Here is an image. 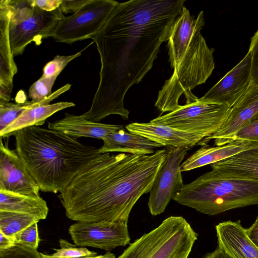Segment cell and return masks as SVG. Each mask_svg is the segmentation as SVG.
Returning <instances> with one entry per match:
<instances>
[{
  "mask_svg": "<svg viewBox=\"0 0 258 258\" xmlns=\"http://www.w3.org/2000/svg\"><path fill=\"white\" fill-rule=\"evenodd\" d=\"M185 0H131L118 3L91 39L100 55V80L90 109L81 114L99 122L116 114L128 119V90L151 69Z\"/></svg>",
  "mask_w": 258,
  "mask_h": 258,
  "instance_id": "obj_1",
  "label": "cell"
},
{
  "mask_svg": "<svg viewBox=\"0 0 258 258\" xmlns=\"http://www.w3.org/2000/svg\"><path fill=\"white\" fill-rule=\"evenodd\" d=\"M167 153L100 154L60 192L66 216L76 222L127 224L134 206L150 192Z\"/></svg>",
  "mask_w": 258,
  "mask_h": 258,
  "instance_id": "obj_2",
  "label": "cell"
},
{
  "mask_svg": "<svg viewBox=\"0 0 258 258\" xmlns=\"http://www.w3.org/2000/svg\"><path fill=\"white\" fill-rule=\"evenodd\" d=\"M16 151L43 192H61L80 171L100 153L77 138L39 126L17 131Z\"/></svg>",
  "mask_w": 258,
  "mask_h": 258,
  "instance_id": "obj_3",
  "label": "cell"
},
{
  "mask_svg": "<svg viewBox=\"0 0 258 258\" xmlns=\"http://www.w3.org/2000/svg\"><path fill=\"white\" fill-rule=\"evenodd\" d=\"M173 200L202 213L216 215L258 205V180L222 177L211 170L184 184Z\"/></svg>",
  "mask_w": 258,
  "mask_h": 258,
  "instance_id": "obj_4",
  "label": "cell"
},
{
  "mask_svg": "<svg viewBox=\"0 0 258 258\" xmlns=\"http://www.w3.org/2000/svg\"><path fill=\"white\" fill-rule=\"evenodd\" d=\"M214 50L208 47L201 32L195 35L158 93L155 106L162 113L177 109L182 94L205 83L215 68Z\"/></svg>",
  "mask_w": 258,
  "mask_h": 258,
  "instance_id": "obj_5",
  "label": "cell"
},
{
  "mask_svg": "<svg viewBox=\"0 0 258 258\" xmlns=\"http://www.w3.org/2000/svg\"><path fill=\"white\" fill-rule=\"evenodd\" d=\"M197 238L184 218L171 216L131 243L117 258H187Z\"/></svg>",
  "mask_w": 258,
  "mask_h": 258,
  "instance_id": "obj_6",
  "label": "cell"
},
{
  "mask_svg": "<svg viewBox=\"0 0 258 258\" xmlns=\"http://www.w3.org/2000/svg\"><path fill=\"white\" fill-rule=\"evenodd\" d=\"M11 7L9 35L14 57L22 54L32 42L39 45L42 39L51 37L58 23L64 17L59 8L46 12L33 7L30 0H13Z\"/></svg>",
  "mask_w": 258,
  "mask_h": 258,
  "instance_id": "obj_7",
  "label": "cell"
},
{
  "mask_svg": "<svg viewBox=\"0 0 258 258\" xmlns=\"http://www.w3.org/2000/svg\"><path fill=\"white\" fill-rule=\"evenodd\" d=\"M231 107L196 97L175 110L153 119L151 122L192 133L204 139L216 133L225 121Z\"/></svg>",
  "mask_w": 258,
  "mask_h": 258,
  "instance_id": "obj_8",
  "label": "cell"
},
{
  "mask_svg": "<svg viewBox=\"0 0 258 258\" xmlns=\"http://www.w3.org/2000/svg\"><path fill=\"white\" fill-rule=\"evenodd\" d=\"M118 2L91 0L80 10L62 19L52 33L56 42L72 44L91 39L104 25Z\"/></svg>",
  "mask_w": 258,
  "mask_h": 258,
  "instance_id": "obj_9",
  "label": "cell"
},
{
  "mask_svg": "<svg viewBox=\"0 0 258 258\" xmlns=\"http://www.w3.org/2000/svg\"><path fill=\"white\" fill-rule=\"evenodd\" d=\"M189 149L187 147L167 146V156L160 166L149 192L148 202L150 213L159 215L184 184L180 170L182 162Z\"/></svg>",
  "mask_w": 258,
  "mask_h": 258,
  "instance_id": "obj_10",
  "label": "cell"
},
{
  "mask_svg": "<svg viewBox=\"0 0 258 258\" xmlns=\"http://www.w3.org/2000/svg\"><path fill=\"white\" fill-rule=\"evenodd\" d=\"M69 232L76 246L108 251L130 242L127 224L123 222H77L70 226Z\"/></svg>",
  "mask_w": 258,
  "mask_h": 258,
  "instance_id": "obj_11",
  "label": "cell"
},
{
  "mask_svg": "<svg viewBox=\"0 0 258 258\" xmlns=\"http://www.w3.org/2000/svg\"><path fill=\"white\" fill-rule=\"evenodd\" d=\"M252 60L251 52L248 50L243 58L200 100L233 106L252 83Z\"/></svg>",
  "mask_w": 258,
  "mask_h": 258,
  "instance_id": "obj_12",
  "label": "cell"
},
{
  "mask_svg": "<svg viewBox=\"0 0 258 258\" xmlns=\"http://www.w3.org/2000/svg\"><path fill=\"white\" fill-rule=\"evenodd\" d=\"M39 190L16 150L9 149L1 138L0 190L38 197Z\"/></svg>",
  "mask_w": 258,
  "mask_h": 258,
  "instance_id": "obj_13",
  "label": "cell"
},
{
  "mask_svg": "<svg viewBox=\"0 0 258 258\" xmlns=\"http://www.w3.org/2000/svg\"><path fill=\"white\" fill-rule=\"evenodd\" d=\"M258 111V84L251 83L232 106L223 124L214 134L204 140V146L210 140L214 145L221 146L229 143L231 138Z\"/></svg>",
  "mask_w": 258,
  "mask_h": 258,
  "instance_id": "obj_14",
  "label": "cell"
},
{
  "mask_svg": "<svg viewBox=\"0 0 258 258\" xmlns=\"http://www.w3.org/2000/svg\"><path fill=\"white\" fill-rule=\"evenodd\" d=\"M204 24L203 11L194 19L189 10L182 7L171 27L167 39L169 62L173 69L179 62L190 42L201 32Z\"/></svg>",
  "mask_w": 258,
  "mask_h": 258,
  "instance_id": "obj_15",
  "label": "cell"
},
{
  "mask_svg": "<svg viewBox=\"0 0 258 258\" xmlns=\"http://www.w3.org/2000/svg\"><path fill=\"white\" fill-rule=\"evenodd\" d=\"M131 133L142 136L164 146L187 147L204 145V138L196 134L155 123L133 122L125 126Z\"/></svg>",
  "mask_w": 258,
  "mask_h": 258,
  "instance_id": "obj_16",
  "label": "cell"
},
{
  "mask_svg": "<svg viewBox=\"0 0 258 258\" xmlns=\"http://www.w3.org/2000/svg\"><path fill=\"white\" fill-rule=\"evenodd\" d=\"M218 247L232 258H258V248L248 238L240 221H227L216 226Z\"/></svg>",
  "mask_w": 258,
  "mask_h": 258,
  "instance_id": "obj_17",
  "label": "cell"
},
{
  "mask_svg": "<svg viewBox=\"0 0 258 258\" xmlns=\"http://www.w3.org/2000/svg\"><path fill=\"white\" fill-rule=\"evenodd\" d=\"M11 8L9 0L0 1V89L12 92L13 78L18 71L11 49L9 26Z\"/></svg>",
  "mask_w": 258,
  "mask_h": 258,
  "instance_id": "obj_18",
  "label": "cell"
},
{
  "mask_svg": "<svg viewBox=\"0 0 258 258\" xmlns=\"http://www.w3.org/2000/svg\"><path fill=\"white\" fill-rule=\"evenodd\" d=\"M123 128L121 125L106 124L89 120L80 115L66 113L64 117L48 122V128L58 131L75 138L102 137Z\"/></svg>",
  "mask_w": 258,
  "mask_h": 258,
  "instance_id": "obj_19",
  "label": "cell"
},
{
  "mask_svg": "<svg viewBox=\"0 0 258 258\" xmlns=\"http://www.w3.org/2000/svg\"><path fill=\"white\" fill-rule=\"evenodd\" d=\"M211 167L220 177L258 180V146L212 164Z\"/></svg>",
  "mask_w": 258,
  "mask_h": 258,
  "instance_id": "obj_20",
  "label": "cell"
},
{
  "mask_svg": "<svg viewBox=\"0 0 258 258\" xmlns=\"http://www.w3.org/2000/svg\"><path fill=\"white\" fill-rule=\"evenodd\" d=\"M103 145L99 149L100 154L120 152L133 155H151L155 149L163 146L142 136L128 133L123 128L110 133L102 139Z\"/></svg>",
  "mask_w": 258,
  "mask_h": 258,
  "instance_id": "obj_21",
  "label": "cell"
},
{
  "mask_svg": "<svg viewBox=\"0 0 258 258\" xmlns=\"http://www.w3.org/2000/svg\"><path fill=\"white\" fill-rule=\"evenodd\" d=\"M257 146V145L244 141H236L221 146H203L182 163L180 170L187 171L211 165Z\"/></svg>",
  "mask_w": 258,
  "mask_h": 258,
  "instance_id": "obj_22",
  "label": "cell"
},
{
  "mask_svg": "<svg viewBox=\"0 0 258 258\" xmlns=\"http://www.w3.org/2000/svg\"><path fill=\"white\" fill-rule=\"evenodd\" d=\"M75 106L71 102H59L31 107L24 111L7 128L0 132L1 138L14 136L18 131L31 126L43 124L46 119L55 113Z\"/></svg>",
  "mask_w": 258,
  "mask_h": 258,
  "instance_id": "obj_23",
  "label": "cell"
},
{
  "mask_svg": "<svg viewBox=\"0 0 258 258\" xmlns=\"http://www.w3.org/2000/svg\"><path fill=\"white\" fill-rule=\"evenodd\" d=\"M0 210L31 215L46 219L48 207L40 196L34 197L0 190Z\"/></svg>",
  "mask_w": 258,
  "mask_h": 258,
  "instance_id": "obj_24",
  "label": "cell"
},
{
  "mask_svg": "<svg viewBox=\"0 0 258 258\" xmlns=\"http://www.w3.org/2000/svg\"><path fill=\"white\" fill-rule=\"evenodd\" d=\"M71 87V84H67L39 102L31 100L14 103L0 100V132L10 125L26 110L35 106L49 104L51 101L68 91Z\"/></svg>",
  "mask_w": 258,
  "mask_h": 258,
  "instance_id": "obj_25",
  "label": "cell"
},
{
  "mask_svg": "<svg viewBox=\"0 0 258 258\" xmlns=\"http://www.w3.org/2000/svg\"><path fill=\"white\" fill-rule=\"evenodd\" d=\"M40 220L33 215L0 210V231L12 238Z\"/></svg>",
  "mask_w": 258,
  "mask_h": 258,
  "instance_id": "obj_26",
  "label": "cell"
},
{
  "mask_svg": "<svg viewBox=\"0 0 258 258\" xmlns=\"http://www.w3.org/2000/svg\"><path fill=\"white\" fill-rule=\"evenodd\" d=\"M57 77L42 75L34 83L28 90L29 97L31 100L39 102L50 96L52 94L51 89Z\"/></svg>",
  "mask_w": 258,
  "mask_h": 258,
  "instance_id": "obj_27",
  "label": "cell"
},
{
  "mask_svg": "<svg viewBox=\"0 0 258 258\" xmlns=\"http://www.w3.org/2000/svg\"><path fill=\"white\" fill-rule=\"evenodd\" d=\"M236 141L258 145V111L231 138L229 143Z\"/></svg>",
  "mask_w": 258,
  "mask_h": 258,
  "instance_id": "obj_28",
  "label": "cell"
},
{
  "mask_svg": "<svg viewBox=\"0 0 258 258\" xmlns=\"http://www.w3.org/2000/svg\"><path fill=\"white\" fill-rule=\"evenodd\" d=\"M60 248L55 249V252L50 254L54 257H79L82 256H96L97 253L92 251L84 247H77L67 240L60 239L59 241Z\"/></svg>",
  "mask_w": 258,
  "mask_h": 258,
  "instance_id": "obj_29",
  "label": "cell"
},
{
  "mask_svg": "<svg viewBox=\"0 0 258 258\" xmlns=\"http://www.w3.org/2000/svg\"><path fill=\"white\" fill-rule=\"evenodd\" d=\"M91 43L85 48L75 54L70 55H56L51 61L48 62L43 69V76L47 77L57 76L60 74L67 65L73 59L80 56Z\"/></svg>",
  "mask_w": 258,
  "mask_h": 258,
  "instance_id": "obj_30",
  "label": "cell"
},
{
  "mask_svg": "<svg viewBox=\"0 0 258 258\" xmlns=\"http://www.w3.org/2000/svg\"><path fill=\"white\" fill-rule=\"evenodd\" d=\"M15 244L37 249L40 239L38 232L37 223L32 224L18 233L13 238Z\"/></svg>",
  "mask_w": 258,
  "mask_h": 258,
  "instance_id": "obj_31",
  "label": "cell"
},
{
  "mask_svg": "<svg viewBox=\"0 0 258 258\" xmlns=\"http://www.w3.org/2000/svg\"><path fill=\"white\" fill-rule=\"evenodd\" d=\"M0 258H42L37 249L16 244L8 249L0 250Z\"/></svg>",
  "mask_w": 258,
  "mask_h": 258,
  "instance_id": "obj_32",
  "label": "cell"
},
{
  "mask_svg": "<svg viewBox=\"0 0 258 258\" xmlns=\"http://www.w3.org/2000/svg\"><path fill=\"white\" fill-rule=\"evenodd\" d=\"M252 54V83L258 84V30L251 38L249 49Z\"/></svg>",
  "mask_w": 258,
  "mask_h": 258,
  "instance_id": "obj_33",
  "label": "cell"
},
{
  "mask_svg": "<svg viewBox=\"0 0 258 258\" xmlns=\"http://www.w3.org/2000/svg\"><path fill=\"white\" fill-rule=\"evenodd\" d=\"M91 1V0H62L59 9L63 14H74Z\"/></svg>",
  "mask_w": 258,
  "mask_h": 258,
  "instance_id": "obj_34",
  "label": "cell"
},
{
  "mask_svg": "<svg viewBox=\"0 0 258 258\" xmlns=\"http://www.w3.org/2000/svg\"><path fill=\"white\" fill-rule=\"evenodd\" d=\"M62 0H30L33 7H37L46 11L51 12L59 8Z\"/></svg>",
  "mask_w": 258,
  "mask_h": 258,
  "instance_id": "obj_35",
  "label": "cell"
},
{
  "mask_svg": "<svg viewBox=\"0 0 258 258\" xmlns=\"http://www.w3.org/2000/svg\"><path fill=\"white\" fill-rule=\"evenodd\" d=\"M246 234L252 243L258 248V216L248 228L245 229Z\"/></svg>",
  "mask_w": 258,
  "mask_h": 258,
  "instance_id": "obj_36",
  "label": "cell"
},
{
  "mask_svg": "<svg viewBox=\"0 0 258 258\" xmlns=\"http://www.w3.org/2000/svg\"><path fill=\"white\" fill-rule=\"evenodd\" d=\"M0 250L10 248L15 245L14 240L0 231Z\"/></svg>",
  "mask_w": 258,
  "mask_h": 258,
  "instance_id": "obj_37",
  "label": "cell"
},
{
  "mask_svg": "<svg viewBox=\"0 0 258 258\" xmlns=\"http://www.w3.org/2000/svg\"><path fill=\"white\" fill-rule=\"evenodd\" d=\"M204 258H232L225 251L219 247L214 251L207 253Z\"/></svg>",
  "mask_w": 258,
  "mask_h": 258,
  "instance_id": "obj_38",
  "label": "cell"
},
{
  "mask_svg": "<svg viewBox=\"0 0 258 258\" xmlns=\"http://www.w3.org/2000/svg\"><path fill=\"white\" fill-rule=\"evenodd\" d=\"M42 258H67V257H54L51 256L50 254H45L41 253ZM98 256V255H97ZM82 256L79 257H69V258H97V256Z\"/></svg>",
  "mask_w": 258,
  "mask_h": 258,
  "instance_id": "obj_39",
  "label": "cell"
},
{
  "mask_svg": "<svg viewBox=\"0 0 258 258\" xmlns=\"http://www.w3.org/2000/svg\"><path fill=\"white\" fill-rule=\"evenodd\" d=\"M97 258H115V255L110 251H107L104 254L98 255Z\"/></svg>",
  "mask_w": 258,
  "mask_h": 258,
  "instance_id": "obj_40",
  "label": "cell"
},
{
  "mask_svg": "<svg viewBox=\"0 0 258 258\" xmlns=\"http://www.w3.org/2000/svg\"><path fill=\"white\" fill-rule=\"evenodd\" d=\"M0 92H1V91H0ZM3 94H4V93H3ZM6 95H9V94H6Z\"/></svg>",
  "mask_w": 258,
  "mask_h": 258,
  "instance_id": "obj_41",
  "label": "cell"
}]
</instances>
